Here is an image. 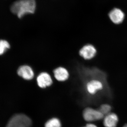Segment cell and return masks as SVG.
I'll list each match as a JSON object with an SVG mask.
<instances>
[{"label":"cell","instance_id":"obj_1","mask_svg":"<svg viewBox=\"0 0 127 127\" xmlns=\"http://www.w3.org/2000/svg\"><path fill=\"white\" fill-rule=\"evenodd\" d=\"M36 7L35 0H18L12 4L11 10L12 13L21 18L27 14H34Z\"/></svg>","mask_w":127,"mask_h":127},{"label":"cell","instance_id":"obj_2","mask_svg":"<svg viewBox=\"0 0 127 127\" xmlns=\"http://www.w3.org/2000/svg\"><path fill=\"white\" fill-rule=\"evenodd\" d=\"M31 119L24 114H18L12 116L9 120L6 127H31Z\"/></svg>","mask_w":127,"mask_h":127},{"label":"cell","instance_id":"obj_3","mask_svg":"<svg viewBox=\"0 0 127 127\" xmlns=\"http://www.w3.org/2000/svg\"><path fill=\"white\" fill-rule=\"evenodd\" d=\"M96 48L93 45L88 44L85 45L80 49L79 55L83 59L90 60L95 57L97 54Z\"/></svg>","mask_w":127,"mask_h":127},{"label":"cell","instance_id":"obj_4","mask_svg":"<svg viewBox=\"0 0 127 127\" xmlns=\"http://www.w3.org/2000/svg\"><path fill=\"white\" fill-rule=\"evenodd\" d=\"M83 117L86 121L92 122L101 120L104 116L98 110L87 108L83 111Z\"/></svg>","mask_w":127,"mask_h":127},{"label":"cell","instance_id":"obj_5","mask_svg":"<svg viewBox=\"0 0 127 127\" xmlns=\"http://www.w3.org/2000/svg\"><path fill=\"white\" fill-rule=\"evenodd\" d=\"M37 84L41 88L51 86L53 84L52 77L48 73L43 72L39 73L36 78Z\"/></svg>","mask_w":127,"mask_h":127},{"label":"cell","instance_id":"obj_6","mask_svg":"<svg viewBox=\"0 0 127 127\" xmlns=\"http://www.w3.org/2000/svg\"><path fill=\"white\" fill-rule=\"evenodd\" d=\"M18 76L26 81H31L34 78L35 73L31 66L25 65L21 66L17 71Z\"/></svg>","mask_w":127,"mask_h":127},{"label":"cell","instance_id":"obj_7","mask_svg":"<svg viewBox=\"0 0 127 127\" xmlns=\"http://www.w3.org/2000/svg\"><path fill=\"white\" fill-rule=\"evenodd\" d=\"M103 87L102 82L97 79H92L87 83L86 89L88 92L91 95H94Z\"/></svg>","mask_w":127,"mask_h":127},{"label":"cell","instance_id":"obj_8","mask_svg":"<svg viewBox=\"0 0 127 127\" xmlns=\"http://www.w3.org/2000/svg\"><path fill=\"white\" fill-rule=\"evenodd\" d=\"M53 75L55 79L60 82H64L68 80L69 77V72L66 68L60 66L55 68L53 71Z\"/></svg>","mask_w":127,"mask_h":127},{"label":"cell","instance_id":"obj_9","mask_svg":"<svg viewBox=\"0 0 127 127\" xmlns=\"http://www.w3.org/2000/svg\"><path fill=\"white\" fill-rule=\"evenodd\" d=\"M109 18L114 23L117 25L122 23L125 15L121 10L115 8L112 10L109 14Z\"/></svg>","mask_w":127,"mask_h":127},{"label":"cell","instance_id":"obj_10","mask_svg":"<svg viewBox=\"0 0 127 127\" xmlns=\"http://www.w3.org/2000/svg\"><path fill=\"white\" fill-rule=\"evenodd\" d=\"M118 122V117L116 114L110 113L104 117L103 125L105 127H116Z\"/></svg>","mask_w":127,"mask_h":127},{"label":"cell","instance_id":"obj_11","mask_svg":"<svg viewBox=\"0 0 127 127\" xmlns=\"http://www.w3.org/2000/svg\"><path fill=\"white\" fill-rule=\"evenodd\" d=\"M61 123L58 119H51L46 123L45 127H61Z\"/></svg>","mask_w":127,"mask_h":127},{"label":"cell","instance_id":"obj_12","mask_svg":"<svg viewBox=\"0 0 127 127\" xmlns=\"http://www.w3.org/2000/svg\"><path fill=\"white\" fill-rule=\"evenodd\" d=\"M10 47V45L7 41L0 40V55H2Z\"/></svg>","mask_w":127,"mask_h":127},{"label":"cell","instance_id":"obj_13","mask_svg":"<svg viewBox=\"0 0 127 127\" xmlns=\"http://www.w3.org/2000/svg\"><path fill=\"white\" fill-rule=\"evenodd\" d=\"M98 110L104 116H106L108 114L110 113V112L111 110V107L110 105H108V104H103L100 107Z\"/></svg>","mask_w":127,"mask_h":127},{"label":"cell","instance_id":"obj_14","mask_svg":"<svg viewBox=\"0 0 127 127\" xmlns=\"http://www.w3.org/2000/svg\"><path fill=\"white\" fill-rule=\"evenodd\" d=\"M84 127H97L96 125L92 124H88Z\"/></svg>","mask_w":127,"mask_h":127},{"label":"cell","instance_id":"obj_15","mask_svg":"<svg viewBox=\"0 0 127 127\" xmlns=\"http://www.w3.org/2000/svg\"><path fill=\"white\" fill-rule=\"evenodd\" d=\"M123 127H127V124H126Z\"/></svg>","mask_w":127,"mask_h":127}]
</instances>
